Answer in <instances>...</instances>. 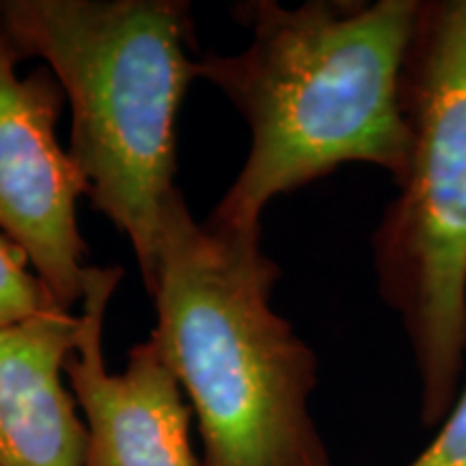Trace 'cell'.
Here are the masks:
<instances>
[{"label":"cell","instance_id":"5","mask_svg":"<svg viewBox=\"0 0 466 466\" xmlns=\"http://www.w3.org/2000/svg\"><path fill=\"white\" fill-rule=\"evenodd\" d=\"M25 61L0 26V236L26 255L52 299L80 305L89 247L78 229V199L89 179L58 145L67 97L50 67L17 74Z\"/></svg>","mask_w":466,"mask_h":466},{"label":"cell","instance_id":"4","mask_svg":"<svg viewBox=\"0 0 466 466\" xmlns=\"http://www.w3.org/2000/svg\"><path fill=\"white\" fill-rule=\"evenodd\" d=\"M410 145L376 227L374 270L421 378L423 421L456 401L466 359V0H421L401 76Z\"/></svg>","mask_w":466,"mask_h":466},{"label":"cell","instance_id":"3","mask_svg":"<svg viewBox=\"0 0 466 466\" xmlns=\"http://www.w3.org/2000/svg\"><path fill=\"white\" fill-rule=\"evenodd\" d=\"M22 58H42L72 108L69 156L91 208L130 240L145 289L158 279L162 209L175 186V121L197 80L184 0H0Z\"/></svg>","mask_w":466,"mask_h":466},{"label":"cell","instance_id":"9","mask_svg":"<svg viewBox=\"0 0 466 466\" xmlns=\"http://www.w3.org/2000/svg\"><path fill=\"white\" fill-rule=\"evenodd\" d=\"M408 466H466V387L442 419L439 434Z\"/></svg>","mask_w":466,"mask_h":466},{"label":"cell","instance_id":"2","mask_svg":"<svg viewBox=\"0 0 466 466\" xmlns=\"http://www.w3.org/2000/svg\"><path fill=\"white\" fill-rule=\"evenodd\" d=\"M279 279L261 233L209 229L171 192L149 337L192 408L199 466H333L311 417L318 357L272 309Z\"/></svg>","mask_w":466,"mask_h":466},{"label":"cell","instance_id":"6","mask_svg":"<svg viewBox=\"0 0 466 466\" xmlns=\"http://www.w3.org/2000/svg\"><path fill=\"white\" fill-rule=\"evenodd\" d=\"M124 268H89L80 300V333L66 378L86 428L85 466H199L190 430L195 415L162 359L145 339L110 374L104 359V318Z\"/></svg>","mask_w":466,"mask_h":466},{"label":"cell","instance_id":"7","mask_svg":"<svg viewBox=\"0 0 466 466\" xmlns=\"http://www.w3.org/2000/svg\"><path fill=\"white\" fill-rule=\"evenodd\" d=\"M78 333L61 307L0 326V466H85L86 428L63 380Z\"/></svg>","mask_w":466,"mask_h":466},{"label":"cell","instance_id":"1","mask_svg":"<svg viewBox=\"0 0 466 466\" xmlns=\"http://www.w3.org/2000/svg\"><path fill=\"white\" fill-rule=\"evenodd\" d=\"M421 0H307L231 7L250 31L236 55L208 52L197 80L214 85L250 132L247 160L203 220L223 233H261L285 192L346 165L382 168L398 184L408 162L401 76Z\"/></svg>","mask_w":466,"mask_h":466},{"label":"cell","instance_id":"8","mask_svg":"<svg viewBox=\"0 0 466 466\" xmlns=\"http://www.w3.org/2000/svg\"><path fill=\"white\" fill-rule=\"evenodd\" d=\"M52 307L58 305L33 272L26 255L0 236V326L22 322Z\"/></svg>","mask_w":466,"mask_h":466}]
</instances>
